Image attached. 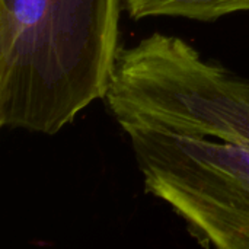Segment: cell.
<instances>
[{"mask_svg":"<svg viewBox=\"0 0 249 249\" xmlns=\"http://www.w3.org/2000/svg\"><path fill=\"white\" fill-rule=\"evenodd\" d=\"M105 102L149 194L206 247L249 249V80L185 39L121 48Z\"/></svg>","mask_w":249,"mask_h":249,"instance_id":"obj_1","label":"cell"},{"mask_svg":"<svg viewBox=\"0 0 249 249\" xmlns=\"http://www.w3.org/2000/svg\"><path fill=\"white\" fill-rule=\"evenodd\" d=\"M121 0H0V125L54 136L104 99Z\"/></svg>","mask_w":249,"mask_h":249,"instance_id":"obj_2","label":"cell"},{"mask_svg":"<svg viewBox=\"0 0 249 249\" xmlns=\"http://www.w3.org/2000/svg\"><path fill=\"white\" fill-rule=\"evenodd\" d=\"M124 7L133 20L169 16L212 22L249 12V0H124Z\"/></svg>","mask_w":249,"mask_h":249,"instance_id":"obj_3","label":"cell"}]
</instances>
